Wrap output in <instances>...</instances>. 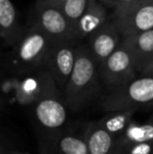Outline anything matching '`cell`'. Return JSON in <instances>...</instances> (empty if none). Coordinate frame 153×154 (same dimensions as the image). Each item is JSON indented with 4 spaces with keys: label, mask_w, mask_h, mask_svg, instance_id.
I'll return each mask as SVG.
<instances>
[{
    "label": "cell",
    "mask_w": 153,
    "mask_h": 154,
    "mask_svg": "<svg viewBox=\"0 0 153 154\" xmlns=\"http://www.w3.org/2000/svg\"><path fill=\"white\" fill-rule=\"evenodd\" d=\"M99 64L88 45L79 44L74 70L63 91L65 103L72 112L85 109L101 90Z\"/></svg>",
    "instance_id": "obj_1"
},
{
    "label": "cell",
    "mask_w": 153,
    "mask_h": 154,
    "mask_svg": "<svg viewBox=\"0 0 153 154\" xmlns=\"http://www.w3.org/2000/svg\"><path fill=\"white\" fill-rule=\"evenodd\" d=\"M32 106L41 153L50 154L57 140L65 130L67 120L68 108L63 91L55 82Z\"/></svg>",
    "instance_id": "obj_2"
},
{
    "label": "cell",
    "mask_w": 153,
    "mask_h": 154,
    "mask_svg": "<svg viewBox=\"0 0 153 154\" xmlns=\"http://www.w3.org/2000/svg\"><path fill=\"white\" fill-rule=\"evenodd\" d=\"M53 42L42 29L29 24L8 55V70L15 75H22L44 67Z\"/></svg>",
    "instance_id": "obj_3"
},
{
    "label": "cell",
    "mask_w": 153,
    "mask_h": 154,
    "mask_svg": "<svg viewBox=\"0 0 153 154\" xmlns=\"http://www.w3.org/2000/svg\"><path fill=\"white\" fill-rule=\"evenodd\" d=\"M100 104L105 111L137 110L153 107V72L139 73L129 83L106 91Z\"/></svg>",
    "instance_id": "obj_4"
},
{
    "label": "cell",
    "mask_w": 153,
    "mask_h": 154,
    "mask_svg": "<svg viewBox=\"0 0 153 154\" xmlns=\"http://www.w3.org/2000/svg\"><path fill=\"white\" fill-rule=\"evenodd\" d=\"M99 69L101 81L106 91H112L122 87L139 75L128 49L122 43L99 65Z\"/></svg>",
    "instance_id": "obj_5"
},
{
    "label": "cell",
    "mask_w": 153,
    "mask_h": 154,
    "mask_svg": "<svg viewBox=\"0 0 153 154\" xmlns=\"http://www.w3.org/2000/svg\"><path fill=\"white\" fill-rule=\"evenodd\" d=\"M80 41H54L44 63V67L54 78L57 86L64 91L76 64Z\"/></svg>",
    "instance_id": "obj_6"
},
{
    "label": "cell",
    "mask_w": 153,
    "mask_h": 154,
    "mask_svg": "<svg viewBox=\"0 0 153 154\" xmlns=\"http://www.w3.org/2000/svg\"><path fill=\"white\" fill-rule=\"evenodd\" d=\"M31 24L42 29L53 41L77 40L74 25L62 10L49 4L35 3Z\"/></svg>",
    "instance_id": "obj_7"
},
{
    "label": "cell",
    "mask_w": 153,
    "mask_h": 154,
    "mask_svg": "<svg viewBox=\"0 0 153 154\" xmlns=\"http://www.w3.org/2000/svg\"><path fill=\"white\" fill-rule=\"evenodd\" d=\"M122 38L153 29V0H141L118 13H111Z\"/></svg>",
    "instance_id": "obj_8"
},
{
    "label": "cell",
    "mask_w": 153,
    "mask_h": 154,
    "mask_svg": "<svg viewBox=\"0 0 153 154\" xmlns=\"http://www.w3.org/2000/svg\"><path fill=\"white\" fill-rule=\"evenodd\" d=\"M87 39L88 47L100 65L120 46L123 38L110 15V18Z\"/></svg>",
    "instance_id": "obj_9"
},
{
    "label": "cell",
    "mask_w": 153,
    "mask_h": 154,
    "mask_svg": "<svg viewBox=\"0 0 153 154\" xmlns=\"http://www.w3.org/2000/svg\"><path fill=\"white\" fill-rule=\"evenodd\" d=\"M20 77V75H19ZM16 87L17 100L21 105L32 106L43 94L55 80L45 67L22 75Z\"/></svg>",
    "instance_id": "obj_10"
},
{
    "label": "cell",
    "mask_w": 153,
    "mask_h": 154,
    "mask_svg": "<svg viewBox=\"0 0 153 154\" xmlns=\"http://www.w3.org/2000/svg\"><path fill=\"white\" fill-rule=\"evenodd\" d=\"M25 27L20 23L18 11L12 0H0V37L4 46H14Z\"/></svg>",
    "instance_id": "obj_11"
},
{
    "label": "cell",
    "mask_w": 153,
    "mask_h": 154,
    "mask_svg": "<svg viewBox=\"0 0 153 154\" xmlns=\"http://www.w3.org/2000/svg\"><path fill=\"white\" fill-rule=\"evenodd\" d=\"M122 44L132 57L137 72L142 73L153 59V29L123 38Z\"/></svg>",
    "instance_id": "obj_12"
},
{
    "label": "cell",
    "mask_w": 153,
    "mask_h": 154,
    "mask_svg": "<svg viewBox=\"0 0 153 154\" xmlns=\"http://www.w3.org/2000/svg\"><path fill=\"white\" fill-rule=\"evenodd\" d=\"M110 15L109 8L99 0H88L87 8L75 27L77 39L81 41L88 38L110 18Z\"/></svg>",
    "instance_id": "obj_13"
},
{
    "label": "cell",
    "mask_w": 153,
    "mask_h": 154,
    "mask_svg": "<svg viewBox=\"0 0 153 154\" xmlns=\"http://www.w3.org/2000/svg\"><path fill=\"white\" fill-rule=\"evenodd\" d=\"M89 154H109L116 145V136L108 132L100 122H90L84 130Z\"/></svg>",
    "instance_id": "obj_14"
},
{
    "label": "cell",
    "mask_w": 153,
    "mask_h": 154,
    "mask_svg": "<svg viewBox=\"0 0 153 154\" xmlns=\"http://www.w3.org/2000/svg\"><path fill=\"white\" fill-rule=\"evenodd\" d=\"M145 142H153V124L149 120L145 123L132 121L128 128L116 138L115 146L123 148Z\"/></svg>",
    "instance_id": "obj_15"
},
{
    "label": "cell",
    "mask_w": 153,
    "mask_h": 154,
    "mask_svg": "<svg viewBox=\"0 0 153 154\" xmlns=\"http://www.w3.org/2000/svg\"><path fill=\"white\" fill-rule=\"evenodd\" d=\"M50 154H89L85 137L64 130L56 142Z\"/></svg>",
    "instance_id": "obj_16"
},
{
    "label": "cell",
    "mask_w": 153,
    "mask_h": 154,
    "mask_svg": "<svg viewBox=\"0 0 153 154\" xmlns=\"http://www.w3.org/2000/svg\"><path fill=\"white\" fill-rule=\"evenodd\" d=\"M135 112V110L107 111L106 116H103L99 122L107 131L118 137L132 122L133 114Z\"/></svg>",
    "instance_id": "obj_17"
},
{
    "label": "cell",
    "mask_w": 153,
    "mask_h": 154,
    "mask_svg": "<svg viewBox=\"0 0 153 154\" xmlns=\"http://www.w3.org/2000/svg\"><path fill=\"white\" fill-rule=\"evenodd\" d=\"M87 4L88 0H68L60 8L64 13L66 18L74 25V27H76L78 21L81 19L87 8Z\"/></svg>",
    "instance_id": "obj_18"
},
{
    "label": "cell",
    "mask_w": 153,
    "mask_h": 154,
    "mask_svg": "<svg viewBox=\"0 0 153 154\" xmlns=\"http://www.w3.org/2000/svg\"><path fill=\"white\" fill-rule=\"evenodd\" d=\"M118 147V146H116ZM123 154H153V142H145L130 145L127 147H118Z\"/></svg>",
    "instance_id": "obj_19"
},
{
    "label": "cell",
    "mask_w": 153,
    "mask_h": 154,
    "mask_svg": "<svg viewBox=\"0 0 153 154\" xmlns=\"http://www.w3.org/2000/svg\"><path fill=\"white\" fill-rule=\"evenodd\" d=\"M141 0H116L115 1V11H112V13H118L123 12V11L127 10L130 6L134 5L135 3H137Z\"/></svg>",
    "instance_id": "obj_20"
},
{
    "label": "cell",
    "mask_w": 153,
    "mask_h": 154,
    "mask_svg": "<svg viewBox=\"0 0 153 154\" xmlns=\"http://www.w3.org/2000/svg\"><path fill=\"white\" fill-rule=\"evenodd\" d=\"M68 0H37L36 3H41V4H49V5L57 6V8H61L64 3Z\"/></svg>",
    "instance_id": "obj_21"
},
{
    "label": "cell",
    "mask_w": 153,
    "mask_h": 154,
    "mask_svg": "<svg viewBox=\"0 0 153 154\" xmlns=\"http://www.w3.org/2000/svg\"><path fill=\"white\" fill-rule=\"evenodd\" d=\"M12 149L8 147V143L6 144L5 138L2 136L1 138V146H0V154H11Z\"/></svg>",
    "instance_id": "obj_22"
},
{
    "label": "cell",
    "mask_w": 153,
    "mask_h": 154,
    "mask_svg": "<svg viewBox=\"0 0 153 154\" xmlns=\"http://www.w3.org/2000/svg\"><path fill=\"white\" fill-rule=\"evenodd\" d=\"M102 4H104L106 8H108L109 10L115 11V1L116 0H99Z\"/></svg>",
    "instance_id": "obj_23"
},
{
    "label": "cell",
    "mask_w": 153,
    "mask_h": 154,
    "mask_svg": "<svg viewBox=\"0 0 153 154\" xmlns=\"http://www.w3.org/2000/svg\"><path fill=\"white\" fill-rule=\"evenodd\" d=\"M153 72V59L150 61L149 64L146 66V68L144 69V71L142 73H152Z\"/></svg>",
    "instance_id": "obj_24"
},
{
    "label": "cell",
    "mask_w": 153,
    "mask_h": 154,
    "mask_svg": "<svg viewBox=\"0 0 153 154\" xmlns=\"http://www.w3.org/2000/svg\"><path fill=\"white\" fill-rule=\"evenodd\" d=\"M109 154H123V151L121 150V149L118 148V147H116V146H115V149H113V150L111 151V152L109 153Z\"/></svg>",
    "instance_id": "obj_25"
},
{
    "label": "cell",
    "mask_w": 153,
    "mask_h": 154,
    "mask_svg": "<svg viewBox=\"0 0 153 154\" xmlns=\"http://www.w3.org/2000/svg\"><path fill=\"white\" fill-rule=\"evenodd\" d=\"M11 154H29L26 152H21V151H17V150H14V149H12V152Z\"/></svg>",
    "instance_id": "obj_26"
},
{
    "label": "cell",
    "mask_w": 153,
    "mask_h": 154,
    "mask_svg": "<svg viewBox=\"0 0 153 154\" xmlns=\"http://www.w3.org/2000/svg\"><path fill=\"white\" fill-rule=\"evenodd\" d=\"M149 121H150V122H151V123L153 124V116H151V118H150V119H149Z\"/></svg>",
    "instance_id": "obj_27"
}]
</instances>
